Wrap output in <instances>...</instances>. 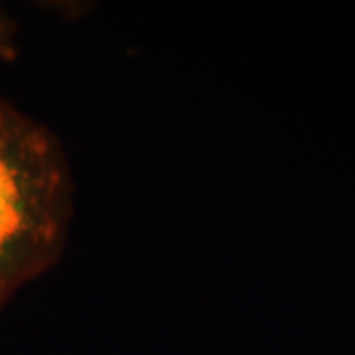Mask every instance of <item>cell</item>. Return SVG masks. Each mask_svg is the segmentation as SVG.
I'll return each instance as SVG.
<instances>
[{
    "instance_id": "cell-1",
    "label": "cell",
    "mask_w": 355,
    "mask_h": 355,
    "mask_svg": "<svg viewBox=\"0 0 355 355\" xmlns=\"http://www.w3.org/2000/svg\"><path fill=\"white\" fill-rule=\"evenodd\" d=\"M73 205V176L60 139L0 95V312L58 265Z\"/></svg>"
},
{
    "instance_id": "cell-2",
    "label": "cell",
    "mask_w": 355,
    "mask_h": 355,
    "mask_svg": "<svg viewBox=\"0 0 355 355\" xmlns=\"http://www.w3.org/2000/svg\"><path fill=\"white\" fill-rule=\"evenodd\" d=\"M20 53V28L10 14L0 8V62H12Z\"/></svg>"
}]
</instances>
